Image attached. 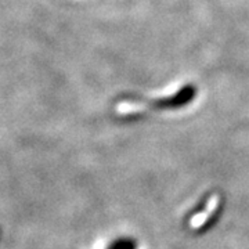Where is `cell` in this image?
<instances>
[{
	"label": "cell",
	"instance_id": "2",
	"mask_svg": "<svg viewBox=\"0 0 249 249\" xmlns=\"http://www.w3.org/2000/svg\"><path fill=\"white\" fill-rule=\"evenodd\" d=\"M137 244L133 238H119L115 240L114 242H111V245L108 247V249H136Z\"/></svg>",
	"mask_w": 249,
	"mask_h": 249
},
{
	"label": "cell",
	"instance_id": "1",
	"mask_svg": "<svg viewBox=\"0 0 249 249\" xmlns=\"http://www.w3.org/2000/svg\"><path fill=\"white\" fill-rule=\"evenodd\" d=\"M196 93H198V89L196 85L188 83L186 86L180 88L172 96L148 101V106L154 109H178V108L186 107L187 104H190L193 100H196Z\"/></svg>",
	"mask_w": 249,
	"mask_h": 249
}]
</instances>
